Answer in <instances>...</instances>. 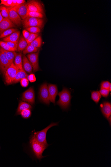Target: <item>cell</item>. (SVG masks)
Instances as JSON below:
<instances>
[{"label":"cell","mask_w":111,"mask_h":167,"mask_svg":"<svg viewBox=\"0 0 111 167\" xmlns=\"http://www.w3.org/2000/svg\"><path fill=\"white\" fill-rule=\"evenodd\" d=\"M30 145L32 152L36 158L40 160L42 159L45 157H43L42 154L44 151L47 148L39 143L33 134L30 138Z\"/></svg>","instance_id":"1"},{"label":"cell","mask_w":111,"mask_h":167,"mask_svg":"<svg viewBox=\"0 0 111 167\" xmlns=\"http://www.w3.org/2000/svg\"><path fill=\"white\" fill-rule=\"evenodd\" d=\"M58 95L59 96V99L57 102V105L63 110H67L71 105V96L70 91L68 89L64 88Z\"/></svg>","instance_id":"2"},{"label":"cell","mask_w":111,"mask_h":167,"mask_svg":"<svg viewBox=\"0 0 111 167\" xmlns=\"http://www.w3.org/2000/svg\"><path fill=\"white\" fill-rule=\"evenodd\" d=\"M58 123V122L56 123L52 122L49 126L42 130L34 132V133L33 134V136H34L37 141L39 143L47 148L49 145L48 144L46 140L47 132L49 129L51 127L54 126H57Z\"/></svg>","instance_id":"3"},{"label":"cell","mask_w":111,"mask_h":167,"mask_svg":"<svg viewBox=\"0 0 111 167\" xmlns=\"http://www.w3.org/2000/svg\"><path fill=\"white\" fill-rule=\"evenodd\" d=\"M22 23L24 28L37 27L42 28L44 25V21L41 19L27 17L22 20Z\"/></svg>","instance_id":"4"},{"label":"cell","mask_w":111,"mask_h":167,"mask_svg":"<svg viewBox=\"0 0 111 167\" xmlns=\"http://www.w3.org/2000/svg\"><path fill=\"white\" fill-rule=\"evenodd\" d=\"M19 70L13 63L11 64L4 74L5 83L8 84H13L16 74Z\"/></svg>","instance_id":"5"},{"label":"cell","mask_w":111,"mask_h":167,"mask_svg":"<svg viewBox=\"0 0 111 167\" xmlns=\"http://www.w3.org/2000/svg\"><path fill=\"white\" fill-rule=\"evenodd\" d=\"M39 99L43 103L47 105L50 104L48 86L47 83L42 84L40 88L39 93Z\"/></svg>","instance_id":"6"},{"label":"cell","mask_w":111,"mask_h":167,"mask_svg":"<svg viewBox=\"0 0 111 167\" xmlns=\"http://www.w3.org/2000/svg\"><path fill=\"white\" fill-rule=\"evenodd\" d=\"M22 100L29 102L31 105H33L35 102V94L34 89L30 88L22 94Z\"/></svg>","instance_id":"7"},{"label":"cell","mask_w":111,"mask_h":167,"mask_svg":"<svg viewBox=\"0 0 111 167\" xmlns=\"http://www.w3.org/2000/svg\"><path fill=\"white\" fill-rule=\"evenodd\" d=\"M27 4L28 11L44 13L42 7L39 2L35 1H29Z\"/></svg>","instance_id":"8"},{"label":"cell","mask_w":111,"mask_h":167,"mask_svg":"<svg viewBox=\"0 0 111 167\" xmlns=\"http://www.w3.org/2000/svg\"><path fill=\"white\" fill-rule=\"evenodd\" d=\"M11 64L6 55L2 51L0 47V70L2 73L4 74Z\"/></svg>","instance_id":"9"},{"label":"cell","mask_w":111,"mask_h":167,"mask_svg":"<svg viewBox=\"0 0 111 167\" xmlns=\"http://www.w3.org/2000/svg\"><path fill=\"white\" fill-rule=\"evenodd\" d=\"M13 8L22 19H24L27 17L28 9L27 4L25 3L17 5Z\"/></svg>","instance_id":"10"},{"label":"cell","mask_w":111,"mask_h":167,"mask_svg":"<svg viewBox=\"0 0 111 167\" xmlns=\"http://www.w3.org/2000/svg\"><path fill=\"white\" fill-rule=\"evenodd\" d=\"M9 11V19L14 24L18 26L21 25L22 20L19 15L12 7L7 8Z\"/></svg>","instance_id":"11"},{"label":"cell","mask_w":111,"mask_h":167,"mask_svg":"<svg viewBox=\"0 0 111 167\" xmlns=\"http://www.w3.org/2000/svg\"><path fill=\"white\" fill-rule=\"evenodd\" d=\"M103 114L111 123V104L108 101H104L100 105Z\"/></svg>","instance_id":"12"},{"label":"cell","mask_w":111,"mask_h":167,"mask_svg":"<svg viewBox=\"0 0 111 167\" xmlns=\"http://www.w3.org/2000/svg\"><path fill=\"white\" fill-rule=\"evenodd\" d=\"M39 52L32 53L27 55V57L32 64L33 71L36 72L40 69L38 64V56Z\"/></svg>","instance_id":"13"},{"label":"cell","mask_w":111,"mask_h":167,"mask_svg":"<svg viewBox=\"0 0 111 167\" xmlns=\"http://www.w3.org/2000/svg\"><path fill=\"white\" fill-rule=\"evenodd\" d=\"M50 101L54 104L55 103L56 98L58 94L57 86L53 84H49L48 86Z\"/></svg>","instance_id":"14"},{"label":"cell","mask_w":111,"mask_h":167,"mask_svg":"<svg viewBox=\"0 0 111 167\" xmlns=\"http://www.w3.org/2000/svg\"><path fill=\"white\" fill-rule=\"evenodd\" d=\"M14 27L15 25L9 19L3 18L0 23V35L4 31Z\"/></svg>","instance_id":"15"},{"label":"cell","mask_w":111,"mask_h":167,"mask_svg":"<svg viewBox=\"0 0 111 167\" xmlns=\"http://www.w3.org/2000/svg\"><path fill=\"white\" fill-rule=\"evenodd\" d=\"M20 33L19 31H16L7 37L4 38L3 40L4 42H11L18 43Z\"/></svg>","instance_id":"16"},{"label":"cell","mask_w":111,"mask_h":167,"mask_svg":"<svg viewBox=\"0 0 111 167\" xmlns=\"http://www.w3.org/2000/svg\"><path fill=\"white\" fill-rule=\"evenodd\" d=\"M23 66L24 71L28 73H31L32 72L33 67L29 59L24 55L23 56Z\"/></svg>","instance_id":"17"},{"label":"cell","mask_w":111,"mask_h":167,"mask_svg":"<svg viewBox=\"0 0 111 167\" xmlns=\"http://www.w3.org/2000/svg\"><path fill=\"white\" fill-rule=\"evenodd\" d=\"M32 108L31 105L25 102L20 101L19 102L18 108L17 110L16 115H20V113L22 111L26 109H31Z\"/></svg>","instance_id":"18"},{"label":"cell","mask_w":111,"mask_h":167,"mask_svg":"<svg viewBox=\"0 0 111 167\" xmlns=\"http://www.w3.org/2000/svg\"><path fill=\"white\" fill-rule=\"evenodd\" d=\"M28 74L26 73L24 69L19 70L17 73L15 78L14 79L13 84L18 83L23 78H27Z\"/></svg>","instance_id":"19"},{"label":"cell","mask_w":111,"mask_h":167,"mask_svg":"<svg viewBox=\"0 0 111 167\" xmlns=\"http://www.w3.org/2000/svg\"><path fill=\"white\" fill-rule=\"evenodd\" d=\"M22 57L21 54L19 53L17 55L14 60L15 65L20 70L24 69Z\"/></svg>","instance_id":"20"},{"label":"cell","mask_w":111,"mask_h":167,"mask_svg":"<svg viewBox=\"0 0 111 167\" xmlns=\"http://www.w3.org/2000/svg\"><path fill=\"white\" fill-rule=\"evenodd\" d=\"M28 45L24 38L21 36L18 43V50L19 52L24 51Z\"/></svg>","instance_id":"21"},{"label":"cell","mask_w":111,"mask_h":167,"mask_svg":"<svg viewBox=\"0 0 111 167\" xmlns=\"http://www.w3.org/2000/svg\"><path fill=\"white\" fill-rule=\"evenodd\" d=\"M102 98L101 95L98 91H93L91 92V99L98 104Z\"/></svg>","instance_id":"22"},{"label":"cell","mask_w":111,"mask_h":167,"mask_svg":"<svg viewBox=\"0 0 111 167\" xmlns=\"http://www.w3.org/2000/svg\"><path fill=\"white\" fill-rule=\"evenodd\" d=\"M5 55H6L7 57L10 62L12 64L13 63L15 58L17 54L15 51H6Z\"/></svg>","instance_id":"23"},{"label":"cell","mask_w":111,"mask_h":167,"mask_svg":"<svg viewBox=\"0 0 111 167\" xmlns=\"http://www.w3.org/2000/svg\"><path fill=\"white\" fill-rule=\"evenodd\" d=\"M42 44V40L40 36H39L30 44V45L36 48H40Z\"/></svg>","instance_id":"24"},{"label":"cell","mask_w":111,"mask_h":167,"mask_svg":"<svg viewBox=\"0 0 111 167\" xmlns=\"http://www.w3.org/2000/svg\"><path fill=\"white\" fill-rule=\"evenodd\" d=\"M39 50V48H36L31 45H27L25 50L23 51V53L24 55L27 53L35 52H37Z\"/></svg>","instance_id":"25"},{"label":"cell","mask_w":111,"mask_h":167,"mask_svg":"<svg viewBox=\"0 0 111 167\" xmlns=\"http://www.w3.org/2000/svg\"><path fill=\"white\" fill-rule=\"evenodd\" d=\"M27 17L36 18L42 19L43 18V14L38 12H31L28 11Z\"/></svg>","instance_id":"26"},{"label":"cell","mask_w":111,"mask_h":167,"mask_svg":"<svg viewBox=\"0 0 111 167\" xmlns=\"http://www.w3.org/2000/svg\"><path fill=\"white\" fill-rule=\"evenodd\" d=\"M17 30L13 28L4 31L3 33L0 35V38L1 39L3 37H7L17 31Z\"/></svg>","instance_id":"27"},{"label":"cell","mask_w":111,"mask_h":167,"mask_svg":"<svg viewBox=\"0 0 111 167\" xmlns=\"http://www.w3.org/2000/svg\"><path fill=\"white\" fill-rule=\"evenodd\" d=\"M0 10L3 18L9 19V11L7 8L1 6L0 8Z\"/></svg>","instance_id":"28"},{"label":"cell","mask_w":111,"mask_h":167,"mask_svg":"<svg viewBox=\"0 0 111 167\" xmlns=\"http://www.w3.org/2000/svg\"><path fill=\"white\" fill-rule=\"evenodd\" d=\"M32 112L30 109H26L22 111L20 114L22 117L24 119H28L31 116Z\"/></svg>","instance_id":"29"},{"label":"cell","mask_w":111,"mask_h":167,"mask_svg":"<svg viewBox=\"0 0 111 167\" xmlns=\"http://www.w3.org/2000/svg\"><path fill=\"white\" fill-rule=\"evenodd\" d=\"M40 35L39 33L33 34L30 33L28 39L26 40L28 45H30L31 43L37 37Z\"/></svg>","instance_id":"30"},{"label":"cell","mask_w":111,"mask_h":167,"mask_svg":"<svg viewBox=\"0 0 111 167\" xmlns=\"http://www.w3.org/2000/svg\"><path fill=\"white\" fill-rule=\"evenodd\" d=\"M26 30L28 31L30 33L38 34L41 31L40 28L37 27H31L26 28Z\"/></svg>","instance_id":"31"},{"label":"cell","mask_w":111,"mask_h":167,"mask_svg":"<svg viewBox=\"0 0 111 167\" xmlns=\"http://www.w3.org/2000/svg\"><path fill=\"white\" fill-rule=\"evenodd\" d=\"M0 46L5 51H15L10 48L7 45L6 42L0 41Z\"/></svg>","instance_id":"32"},{"label":"cell","mask_w":111,"mask_h":167,"mask_svg":"<svg viewBox=\"0 0 111 167\" xmlns=\"http://www.w3.org/2000/svg\"><path fill=\"white\" fill-rule=\"evenodd\" d=\"M6 42L10 48H12L15 51H18V43L11 42Z\"/></svg>","instance_id":"33"},{"label":"cell","mask_w":111,"mask_h":167,"mask_svg":"<svg viewBox=\"0 0 111 167\" xmlns=\"http://www.w3.org/2000/svg\"><path fill=\"white\" fill-rule=\"evenodd\" d=\"M99 92L103 97L107 98L109 96L110 91L108 89H100Z\"/></svg>","instance_id":"34"},{"label":"cell","mask_w":111,"mask_h":167,"mask_svg":"<svg viewBox=\"0 0 111 167\" xmlns=\"http://www.w3.org/2000/svg\"><path fill=\"white\" fill-rule=\"evenodd\" d=\"M20 84L22 87L26 88L28 86L29 81L27 78H25L22 79L20 81Z\"/></svg>","instance_id":"35"},{"label":"cell","mask_w":111,"mask_h":167,"mask_svg":"<svg viewBox=\"0 0 111 167\" xmlns=\"http://www.w3.org/2000/svg\"><path fill=\"white\" fill-rule=\"evenodd\" d=\"M111 83L108 81H103L101 83V89H108Z\"/></svg>","instance_id":"36"},{"label":"cell","mask_w":111,"mask_h":167,"mask_svg":"<svg viewBox=\"0 0 111 167\" xmlns=\"http://www.w3.org/2000/svg\"><path fill=\"white\" fill-rule=\"evenodd\" d=\"M1 4H4L7 6H12V0H2Z\"/></svg>","instance_id":"37"},{"label":"cell","mask_w":111,"mask_h":167,"mask_svg":"<svg viewBox=\"0 0 111 167\" xmlns=\"http://www.w3.org/2000/svg\"><path fill=\"white\" fill-rule=\"evenodd\" d=\"M27 78L31 83H34L36 80L35 75L33 74H30Z\"/></svg>","instance_id":"38"},{"label":"cell","mask_w":111,"mask_h":167,"mask_svg":"<svg viewBox=\"0 0 111 167\" xmlns=\"http://www.w3.org/2000/svg\"><path fill=\"white\" fill-rule=\"evenodd\" d=\"M23 35L24 39L26 41L30 34V33L26 30H24L23 31Z\"/></svg>","instance_id":"39"},{"label":"cell","mask_w":111,"mask_h":167,"mask_svg":"<svg viewBox=\"0 0 111 167\" xmlns=\"http://www.w3.org/2000/svg\"><path fill=\"white\" fill-rule=\"evenodd\" d=\"M17 5L25 3V1L24 0H16Z\"/></svg>","instance_id":"40"},{"label":"cell","mask_w":111,"mask_h":167,"mask_svg":"<svg viewBox=\"0 0 111 167\" xmlns=\"http://www.w3.org/2000/svg\"><path fill=\"white\" fill-rule=\"evenodd\" d=\"M3 16L1 14V11H0V23L1 22V21L3 20Z\"/></svg>","instance_id":"41"},{"label":"cell","mask_w":111,"mask_h":167,"mask_svg":"<svg viewBox=\"0 0 111 167\" xmlns=\"http://www.w3.org/2000/svg\"><path fill=\"white\" fill-rule=\"evenodd\" d=\"M111 84L110 85V86H109V89H108V90H109L110 92H111Z\"/></svg>","instance_id":"42"},{"label":"cell","mask_w":111,"mask_h":167,"mask_svg":"<svg viewBox=\"0 0 111 167\" xmlns=\"http://www.w3.org/2000/svg\"><path fill=\"white\" fill-rule=\"evenodd\" d=\"M0 149H1V148H0Z\"/></svg>","instance_id":"43"}]
</instances>
